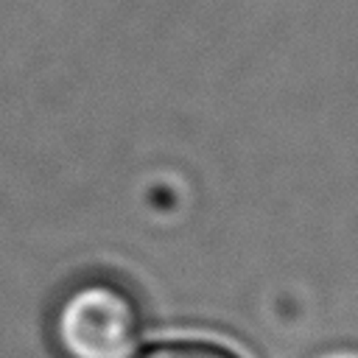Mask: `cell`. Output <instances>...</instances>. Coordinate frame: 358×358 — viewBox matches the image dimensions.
I'll return each instance as SVG.
<instances>
[{"mask_svg":"<svg viewBox=\"0 0 358 358\" xmlns=\"http://www.w3.org/2000/svg\"><path fill=\"white\" fill-rule=\"evenodd\" d=\"M48 333L59 358H131L143 338V308L123 282L84 277L56 299Z\"/></svg>","mask_w":358,"mask_h":358,"instance_id":"obj_1","label":"cell"},{"mask_svg":"<svg viewBox=\"0 0 358 358\" xmlns=\"http://www.w3.org/2000/svg\"><path fill=\"white\" fill-rule=\"evenodd\" d=\"M131 358H243V355L213 338H165L134 352Z\"/></svg>","mask_w":358,"mask_h":358,"instance_id":"obj_2","label":"cell"}]
</instances>
